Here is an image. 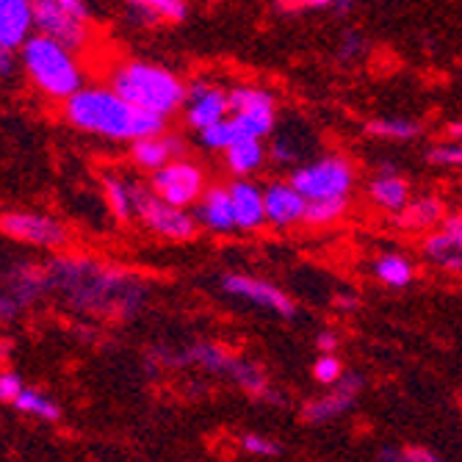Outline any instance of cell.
Returning <instances> with one entry per match:
<instances>
[{
    "label": "cell",
    "mask_w": 462,
    "mask_h": 462,
    "mask_svg": "<svg viewBox=\"0 0 462 462\" xmlns=\"http://www.w3.org/2000/svg\"><path fill=\"white\" fill-rule=\"evenodd\" d=\"M48 280L51 293L80 313L134 319L150 300V288L142 277L92 258H56L48 266Z\"/></svg>",
    "instance_id": "1"
},
{
    "label": "cell",
    "mask_w": 462,
    "mask_h": 462,
    "mask_svg": "<svg viewBox=\"0 0 462 462\" xmlns=\"http://www.w3.org/2000/svg\"><path fill=\"white\" fill-rule=\"evenodd\" d=\"M64 119L75 131L100 136L108 142L136 144L142 139H152L166 134V119L139 111L125 103L108 87H87L64 103Z\"/></svg>",
    "instance_id": "2"
},
{
    "label": "cell",
    "mask_w": 462,
    "mask_h": 462,
    "mask_svg": "<svg viewBox=\"0 0 462 462\" xmlns=\"http://www.w3.org/2000/svg\"><path fill=\"white\" fill-rule=\"evenodd\" d=\"M108 89L139 111L170 119L186 106L189 83L163 64L147 59H122L108 72Z\"/></svg>",
    "instance_id": "3"
},
{
    "label": "cell",
    "mask_w": 462,
    "mask_h": 462,
    "mask_svg": "<svg viewBox=\"0 0 462 462\" xmlns=\"http://www.w3.org/2000/svg\"><path fill=\"white\" fill-rule=\"evenodd\" d=\"M20 67L33 83V89L48 100L67 103L80 89H87V72H83L78 53L42 33H33L23 45Z\"/></svg>",
    "instance_id": "4"
},
{
    "label": "cell",
    "mask_w": 462,
    "mask_h": 462,
    "mask_svg": "<svg viewBox=\"0 0 462 462\" xmlns=\"http://www.w3.org/2000/svg\"><path fill=\"white\" fill-rule=\"evenodd\" d=\"M33 31L80 53L92 45V9L83 0H36Z\"/></svg>",
    "instance_id": "5"
},
{
    "label": "cell",
    "mask_w": 462,
    "mask_h": 462,
    "mask_svg": "<svg viewBox=\"0 0 462 462\" xmlns=\"http://www.w3.org/2000/svg\"><path fill=\"white\" fill-rule=\"evenodd\" d=\"M288 180L308 202L349 199V194L355 191V183H357V172H355V163L346 155L329 152L316 161L300 163Z\"/></svg>",
    "instance_id": "6"
},
{
    "label": "cell",
    "mask_w": 462,
    "mask_h": 462,
    "mask_svg": "<svg viewBox=\"0 0 462 462\" xmlns=\"http://www.w3.org/2000/svg\"><path fill=\"white\" fill-rule=\"evenodd\" d=\"M134 205H136V219L163 241H191L199 230L194 214L166 205L161 197L152 194L150 186L134 183Z\"/></svg>",
    "instance_id": "7"
},
{
    "label": "cell",
    "mask_w": 462,
    "mask_h": 462,
    "mask_svg": "<svg viewBox=\"0 0 462 462\" xmlns=\"http://www.w3.org/2000/svg\"><path fill=\"white\" fill-rule=\"evenodd\" d=\"M147 186L166 205L180 208V211H189V208H197V202L208 191V178H205V170L197 161L180 158V161H175L170 166H163L161 172L150 175Z\"/></svg>",
    "instance_id": "8"
},
{
    "label": "cell",
    "mask_w": 462,
    "mask_h": 462,
    "mask_svg": "<svg viewBox=\"0 0 462 462\" xmlns=\"http://www.w3.org/2000/svg\"><path fill=\"white\" fill-rule=\"evenodd\" d=\"M219 288L227 293L233 300H244L249 302L252 308L258 310H266L277 319H297L300 313V305L293 302L282 288H277L274 282L263 280V277H255V274H241V272H227L219 277Z\"/></svg>",
    "instance_id": "9"
},
{
    "label": "cell",
    "mask_w": 462,
    "mask_h": 462,
    "mask_svg": "<svg viewBox=\"0 0 462 462\" xmlns=\"http://www.w3.org/2000/svg\"><path fill=\"white\" fill-rule=\"evenodd\" d=\"M0 233L12 241L39 246V249H61L67 244V230L48 214L36 211H9L0 217Z\"/></svg>",
    "instance_id": "10"
},
{
    "label": "cell",
    "mask_w": 462,
    "mask_h": 462,
    "mask_svg": "<svg viewBox=\"0 0 462 462\" xmlns=\"http://www.w3.org/2000/svg\"><path fill=\"white\" fill-rule=\"evenodd\" d=\"M230 95L222 87H214L208 80H194L189 83V95H186V106H183V116L186 125L194 134H202L214 125L230 119Z\"/></svg>",
    "instance_id": "11"
},
{
    "label": "cell",
    "mask_w": 462,
    "mask_h": 462,
    "mask_svg": "<svg viewBox=\"0 0 462 462\" xmlns=\"http://www.w3.org/2000/svg\"><path fill=\"white\" fill-rule=\"evenodd\" d=\"M363 388H365L363 374H357V371L346 374L338 385L329 388V393H324L319 399H310L302 407V421L305 424H313V427H321V424L335 421V418L346 415L355 407V402L360 399Z\"/></svg>",
    "instance_id": "12"
},
{
    "label": "cell",
    "mask_w": 462,
    "mask_h": 462,
    "mask_svg": "<svg viewBox=\"0 0 462 462\" xmlns=\"http://www.w3.org/2000/svg\"><path fill=\"white\" fill-rule=\"evenodd\" d=\"M421 255L443 272H462V211L448 214L435 233L424 236Z\"/></svg>",
    "instance_id": "13"
},
{
    "label": "cell",
    "mask_w": 462,
    "mask_h": 462,
    "mask_svg": "<svg viewBox=\"0 0 462 462\" xmlns=\"http://www.w3.org/2000/svg\"><path fill=\"white\" fill-rule=\"evenodd\" d=\"M365 194H368L371 205H376L380 211H388L393 217L412 199L410 183L399 175V166L391 161H383L374 166V178L368 180Z\"/></svg>",
    "instance_id": "14"
},
{
    "label": "cell",
    "mask_w": 462,
    "mask_h": 462,
    "mask_svg": "<svg viewBox=\"0 0 462 462\" xmlns=\"http://www.w3.org/2000/svg\"><path fill=\"white\" fill-rule=\"evenodd\" d=\"M263 202H266V225L272 227H293L305 222L308 199L291 186V180H272L263 186Z\"/></svg>",
    "instance_id": "15"
},
{
    "label": "cell",
    "mask_w": 462,
    "mask_h": 462,
    "mask_svg": "<svg viewBox=\"0 0 462 462\" xmlns=\"http://www.w3.org/2000/svg\"><path fill=\"white\" fill-rule=\"evenodd\" d=\"M186 158V142L175 134H161V136H152V139H142L136 144H131V161L139 170L155 175L161 172L163 166H170L175 161Z\"/></svg>",
    "instance_id": "16"
},
{
    "label": "cell",
    "mask_w": 462,
    "mask_h": 462,
    "mask_svg": "<svg viewBox=\"0 0 462 462\" xmlns=\"http://www.w3.org/2000/svg\"><path fill=\"white\" fill-rule=\"evenodd\" d=\"M448 217L446 202L435 194H418L412 197L402 211L393 217V225L404 233H435L443 219Z\"/></svg>",
    "instance_id": "17"
},
{
    "label": "cell",
    "mask_w": 462,
    "mask_h": 462,
    "mask_svg": "<svg viewBox=\"0 0 462 462\" xmlns=\"http://www.w3.org/2000/svg\"><path fill=\"white\" fill-rule=\"evenodd\" d=\"M33 33V4H28V0H0V48L9 53L23 51Z\"/></svg>",
    "instance_id": "18"
},
{
    "label": "cell",
    "mask_w": 462,
    "mask_h": 462,
    "mask_svg": "<svg viewBox=\"0 0 462 462\" xmlns=\"http://www.w3.org/2000/svg\"><path fill=\"white\" fill-rule=\"evenodd\" d=\"M194 219L199 227L211 233H233L238 230L236 225V211H233V197L227 186H208L202 199L194 208Z\"/></svg>",
    "instance_id": "19"
},
{
    "label": "cell",
    "mask_w": 462,
    "mask_h": 462,
    "mask_svg": "<svg viewBox=\"0 0 462 462\" xmlns=\"http://www.w3.org/2000/svg\"><path fill=\"white\" fill-rule=\"evenodd\" d=\"M4 282H6L4 293H6V297H12L20 308L33 305V302H39L42 297H45V293H51L48 269L33 266V263L12 266Z\"/></svg>",
    "instance_id": "20"
},
{
    "label": "cell",
    "mask_w": 462,
    "mask_h": 462,
    "mask_svg": "<svg viewBox=\"0 0 462 462\" xmlns=\"http://www.w3.org/2000/svg\"><path fill=\"white\" fill-rule=\"evenodd\" d=\"M233 197V211H236V225L238 230H258L266 225V202H263V189L252 180H233L230 186Z\"/></svg>",
    "instance_id": "21"
},
{
    "label": "cell",
    "mask_w": 462,
    "mask_h": 462,
    "mask_svg": "<svg viewBox=\"0 0 462 462\" xmlns=\"http://www.w3.org/2000/svg\"><path fill=\"white\" fill-rule=\"evenodd\" d=\"M128 20L134 25H180L186 23L191 6L186 0H134V4L125 6Z\"/></svg>",
    "instance_id": "22"
},
{
    "label": "cell",
    "mask_w": 462,
    "mask_h": 462,
    "mask_svg": "<svg viewBox=\"0 0 462 462\" xmlns=\"http://www.w3.org/2000/svg\"><path fill=\"white\" fill-rule=\"evenodd\" d=\"M266 161H269V147L258 139H244L225 152V163L236 175V180H249L252 175L263 170Z\"/></svg>",
    "instance_id": "23"
},
{
    "label": "cell",
    "mask_w": 462,
    "mask_h": 462,
    "mask_svg": "<svg viewBox=\"0 0 462 462\" xmlns=\"http://www.w3.org/2000/svg\"><path fill=\"white\" fill-rule=\"evenodd\" d=\"M371 274L385 288H410L415 282V263L402 252H383L371 261Z\"/></svg>",
    "instance_id": "24"
},
{
    "label": "cell",
    "mask_w": 462,
    "mask_h": 462,
    "mask_svg": "<svg viewBox=\"0 0 462 462\" xmlns=\"http://www.w3.org/2000/svg\"><path fill=\"white\" fill-rule=\"evenodd\" d=\"M365 134L368 136H376V139H385V142H412L424 134L421 122L415 119H404V116H396V119H371L365 122Z\"/></svg>",
    "instance_id": "25"
},
{
    "label": "cell",
    "mask_w": 462,
    "mask_h": 462,
    "mask_svg": "<svg viewBox=\"0 0 462 462\" xmlns=\"http://www.w3.org/2000/svg\"><path fill=\"white\" fill-rule=\"evenodd\" d=\"M103 191H106V202L108 211L114 214V219L128 222L136 219V205H134V183L122 180V178H106L103 180Z\"/></svg>",
    "instance_id": "26"
},
{
    "label": "cell",
    "mask_w": 462,
    "mask_h": 462,
    "mask_svg": "<svg viewBox=\"0 0 462 462\" xmlns=\"http://www.w3.org/2000/svg\"><path fill=\"white\" fill-rule=\"evenodd\" d=\"M12 407H17L25 415L42 418V421H59V418H61V407L48 393H42L36 388H28V385H25V391L20 393V399Z\"/></svg>",
    "instance_id": "27"
},
{
    "label": "cell",
    "mask_w": 462,
    "mask_h": 462,
    "mask_svg": "<svg viewBox=\"0 0 462 462\" xmlns=\"http://www.w3.org/2000/svg\"><path fill=\"white\" fill-rule=\"evenodd\" d=\"M197 139H199V144L205 150H211V152H227L230 147H236L238 142H244V134H241V128H238V125L233 122V116H230V119L214 125V128L197 134Z\"/></svg>",
    "instance_id": "28"
},
{
    "label": "cell",
    "mask_w": 462,
    "mask_h": 462,
    "mask_svg": "<svg viewBox=\"0 0 462 462\" xmlns=\"http://www.w3.org/2000/svg\"><path fill=\"white\" fill-rule=\"evenodd\" d=\"M349 211V199H319V202H308L305 211V222L310 227H329L335 222H341Z\"/></svg>",
    "instance_id": "29"
},
{
    "label": "cell",
    "mask_w": 462,
    "mask_h": 462,
    "mask_svg": "<svg viewBox=\"0 0 462 462\" xmlns=\"http://www.w3.org/2000/svg\"><path fill=\"white\" fill-rule=\"evenodd\" d=\"M227 95H230V111L233 114L258 111V108H277L274 95L269 89H261V87H236Z\"/></svg>",
    "instance_id": "30"
},
{
    "label": "cell",
    "mask_w": 462,
    "mask_h": 462,
    "mask_svg": "<svg viewBox=\"0 0 462 462\" xmlns=\"http://www.w3.org/2000/svg\"><path fill=\"white\" fill-rule=\"evenodd\" d=\"M274 12L293 14V12H338V14H352L357 6L349 0H297V4H274Z\"/></svg>",
    "instance_id": "31"
},
{
    "label": "cell",
    "mask_w": 462,
    "mask_h": 462,
    "mask_svg": "<svg viewBox=\"0 0 462 462\" xmlns=\"http://www.w3.org/2000/svg\"><path fill=\"white\" fill-rule=\"evenodd\" d=\"M305 152V144L302 142H297L291 136V131H285V134H277L274 131V139H272V147H269V158L274 161V163H280V166H293L297 170V161H300V155Z\"/></svg>",
    "instance_id": "32"
},
{
    "label": "cell",
    "mask_w": 462,
    "mask_h": 462,
    "mask_svg": "<svg viewBox=\"0 0 462 462\" xmlns=\"http://www.w3.org/2000/svg\"><path fill=\"white\" fill-rule=\"evenodd\" d=\"M346 376L344 371V363L338 355H319L316 363H313V380L319 385H327V388H335L341 380Z\"/></svg>",
    "instance_id": "33"
},
{
    "label": "cell",
    "mask_w": 462,
    "mask_h": 462,
    "mask_svg": "<svg viewBox=\"0 0 462 462\" xmlns=\"http://www.w3.org/2000/svg\"><path fill=\"white\" fill-rule=\"evenodd\" d=\"M238 443H241V448H244L246 454H252V457L274 459V457H280V454H282V446H280L274 438H269V435H258V432H246V435H241V438H238Z\"/></svg>",
    "instance_id": "34"
},
{
    "label": "cell",
    "mask_w": 462,
    "mask_h": 462,
    "mask_svg": "<svg viewBox=\"0 0 462 462\" xmlns=\"http://www.w3.org/2000/svg\"><path fill=\"white\" fill-rule=\"evenodd\" d=\"M427 161L432 166H446V170H462V142L438 144L427 152Z\"/></svg>",
    "instance_id": "35"
},
{
    "label": "cell",
    "mask_w": 462,
    "mask_h": 462,
    "mask_svg": "<svg viewBox=\"0 0 462 462\" xmlns=\"http://www.w3.org/2000/svg\"><path fill=\"white\" fill-rule=\"evenodd\" d=\"M23 391H25V383L20 380V374H14V371H0V402H4V404H14Z\"/></svg>",
    "instance_id": "36"
},
{
    "label": "cell",
    "mask_w": 462,
    "mask_h": 462,
    "mask_svg": "<svg viewBox=\"0 0 462 462\" xmlns=\"http://www.w3.org/2000/svg\"><path fill=\"white\" fill-rule=\"evenodd\" d=\"M365 53V39L355 31H346L344 39H341V45H338V59L341 61H357L360 56Z\"/></svg>",
    "instance_id": "37"
},
{
    "label": "cell",
    "mask_w": 462,
    "mask_h": 462,
    "mask_svg": "<svg viewBox=\"0 0 462 462\" xmlns=\"http://www.w3.org/2000/svg\"><path fill=\"white\" fill-rule=\"evenodd\" d=\"M396 462H443V459L424 446H407V448H399Z\"/></svg>",
    "instance_id": "38"
},
{
    "label": "cell",
    "mask_w": 462,
    "mask_h": 462,
    "mask_svg": "<svg viewBox=\"0 0 462 462\" xmlns=\"http://www.w3.org/2000/svg\"><path fill=\"white\" fill-rule=\"evenodd\" d=\"M341 346V338H338V332H332V329H321L316 335V349L321 355H335V349Z\"/></svg>",
    "instance_id": "39"
},
{
    "label": "cell",
    "mask_w": 462,
    "mask_h": 462,
    "mask_svg": "<svg viewBox=\"0 0 462 462\" xmlns=\"http://www.w3.org/2000/svg\"><path fill=\"white\" fill-rule=\"evenodd\" d=\"M17 313H20V305H17L12 297H6V293H0V324L14 321Z\"/></svg>",
    "instance_id": "40"
},
{
    "label": "cell",
    "mask_w": 462,
    "mask_h": 462,
    "mask_svg": "<svg viewBox=\"0 0 462 462\" xmlns=\"http://www.w3.org/2000/svg\"><path fill=\"white\" fill-rule=\"evenodd\" d=\"M14 67H17V59H14V53H9V51L0 48V80L9 78V75L14 72Z\"/></svg>",
    "instance_id": "41"
},
{
    "label": "cell",
    "mask_w": 462,
    "mask_h": 462,
    "mask_svg": "<svg viewBox=\"0 0 462 462\" xmlns=\"http://www.w3.org/2000/svg\"><path fill=\"white\" fill-rule=\"evenodd\" d=\"M335 305H338L341 310H355L357 308V297H355V293H341V297L335 300Z\"/></svg>",
    "instance_id": "42"
},
{
    "label": "cell",
    "mask_w": 462,
    "mask_h": 462,
    "mask_svg": "<svg viewBox=\"0 0 462 462\" xmlns=\"http://www.w3.org/2000/svg\"><path fill=\"white\" fill-rule=\"evenodd\" d=\"M448 139H462V122H454V125H448Z\"/></svg>",
    "instance_id": "43"
}]
</instances>
